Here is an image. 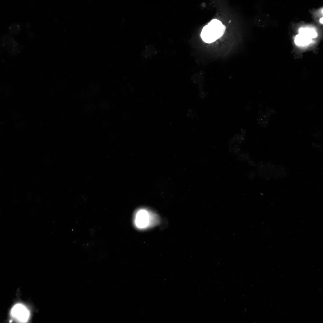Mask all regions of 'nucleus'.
I'll return each instance as SVG.
<instances>
[{"label":"nucleus","instance_id":"1","mask_svg":"<svg viewBox=\"0 0 323 323\" xmlns=\"http://www.w3.org/2000/svg\"><path fill=\"white\" fill-rule=\"evenodd\" d=\"M225 28V26L219 20L213 19L203 28L201 38L206 42H213L223 34Z\"/></svg>","mask_w":323,"mask_h":323},{"label":"nucleus","instance_id":"2","mask_svg":"<svg viewBox=\"0 0 323 323\" xmlns=\"http://www.w3.org/2000/svg\"><path fill=\"white\" fill-rule=\"evenodd\" d=\"M136 225L139 228H145L147 226H154L158 224L160 220L156 214L141 209L136 213L135 217Z\"/></svg>","mask_w":323,"mask_h":323},{"label":"nucleus","instance_id":"3","mask_svg":"<svg viewBox=\"0 0 323 323\" xmlns=\"http://www.w3.org/2000/svg\"><path fill=\"white\" fill-rule=\"evenodd\" d=\"M11 314L18 322L22 323L28 321L30 315L28 309L21 304H16L13 307Z\"/></svg>","mask_w":323,"mask_h":323},{"label":"nucleus","instance_id":"4","mask_svg":"<svg viewBox=\"0 0 323 323\" xmlns=\"http://www.w3.org/2000/svg\"><path fill=\"white\" fill-rule=\"evenodd\" d=\"M294 41L295 44L298 46H307L311 43L312 40V39L299 33L295 36Z\"/></svg>","mask_w":323,"mask_h":323},{"label":"nucleus","instance_id":"5","mask_svg":"<svg viewBox=\"0 0 323 323\" xmlns=\"http://www.w3.org/2000/svg\"><path fill=\"white\" fill-rule=\"evenodd\" d=\"M299 34H302L311 39L317 37L316 32L314 29L310 28L304 27L300 28L299 30Z\"/></svg>","mask_w":323,"mask_h":323},{"label":"nucleus","instance_id":"6","mask_svg":"<svg viewBox=\"0 0 323 323\" xmlns=\"http://www.w3.org/2000/svg\"><path fill=\"white\" fill-rule=\"evenodd\" d=\"M11 32L13 34L18 33L19 31L20 28L18 25L13 24L11 25L10 28Z\"/></svg>","mask_w":323,"mask_h":323},{"label":"nucleus","instance_id":"7","mask_svg":"<svg viewBox=\"0 0 323 323\" xmlns=\"http://www.w3.org/2000/svg\"><path fill=\"white\" fill-rule=\"evenodd\" d=\"M320 22L323 24V17L321 18L320 19Z\"/></svg>","mask_w":323,"mask_h":323}]
</instances>
